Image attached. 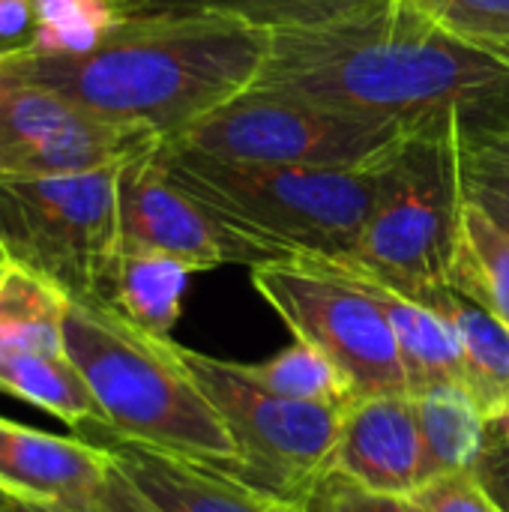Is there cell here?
I'll use <instances>...</instances> for the list:
<instances>
[{
	"label": "cell",
	"instance_id": "obj_1",
	"mask_svg": "<svg viewBox=\"0 0 509 512\" xmlns=\"http://www.w3.org/2000/svg\"><path fill=\"white\" fill-rule=\"evenodd\" d=\"M258 90L402 123L486 126L509 117V66L408 0L318 30L270 33Z\"/></svg>",
	"mask_w": 509,
	"mask_h": 512
},
{
	"label": "cell",
	"instance_id": "obj_2",
	"mask_svg": "<svg viewBox=\"0 0 509 512\" xmlns=\"http://www.w3.org/2000/svg\"><path fill=\"white\" fill-rule=\"evenodd\" d=\"M270 33L216 15H126L78 57L0 54V75L54 90L108 120L174 135L249 93Z\"/></svg>",
	"mask_w": 509,
	"mask_h": 512
},
{
	"label": "cell",
	"instance_id": "obj_3",
	"mask_svg": "<svg viewBox=\"0 0 509 512\" xmlns=\"http://www.w3.org/2000/svg\"><path fill=\"white\" fill-rule=\"evenodd\" d=\"M66 351L99 405L84 438H117L240 480V450L186 372L177 342L159 339L93 297H69Z\"/></svg>",
	"mask_w": 509,
	"mask_h": 512
},
{
	"label": "cell",
	"instance_id": "obj_4",
	"mask_svg": "<svg viewBox=\"0 0 509 512\" xmlns=\"http://www.w3.org/2000/svg\"><path fill=\"white\" fill-rule=\"evenodd\" d=\"M177 186L270 261L354 255L372 216L381 165L363 171L228 162L156 144Z\"/></svg>",
	"mask_w": 509,
	"mask_h": 512
},
{
	"label": "cell",
	"instance_id": "obj_5",
	"mask_svg": "<svg viewBox=\"0 0 509 512\" xmlns=\"http://www.w3.org/2000/svg\"><path fill=\"white\" fill-rule=\"evenodd\" d=\"M462 213L459 126L411 129L381 165L378 198L351 258L405 297L426 303L450 288Z\"/></svg>",
	"mask_w": 509,
	"mask_h": 512
},
{
	"label": "cell",
	"instance_id": "obj_6",
	"mask_svg": "<svg viewBox=\"0 0 509 512\" xmlns=\"http://www.w3.org/2000/svg\"><path fill=\"white\" fill-rule=\"evenodd\" d=\"M408 132L402 123L252 87L162 144L228 162L363 171L387 162Z\"/></svg>",
	"mask_w": 509,
	"mask_h": 512
},
{
	"label": "cell",
	"instance_id": "obj_7",
	"mask_svg": "<svg viewBox=\"0 0 509 512\" xmlns=\"http://www.w3.org/2000/svg\"><path fill=\"white\" fill-rule=\"evenodd\" d=\"M117 174L0 177V246L69 297L99 300L120 252Z\"/></svg>",
	"mask_w": 509,
	"mask_h": 512
},
{
	"label": "cell",
	"instance_id": "obj_8",
	"mask_svg": "<svg viewBox=\"0 0 509 512\" xmlns=\"http://www.w3.org/2000/svg\"><path fill=\"white\" fill-rule=\"evenodd\" d=\"M177 354L240 450V483L300 507L333 471L345 408L264 393L243 381L231 360L183 345H177Z\"/></svg>",
	"mask_w": 509,
	"mask_h": 512
},
{
	"label": "cell",
	"instance_id": "obj_9",
	"mask_svg": "<svg viewBox=\"0 0 509 512\" xmlns=\"http://www.w3.org/2000/svg\"><path fill=\"white\" fill-rule=\"evenodd\" d=\"M252 285L294 339L345 372L357 399L408 393L396 333L357 282L309 261H267L252 267Z\"/></svg>",
	"mask_w": 509,
	"mask_h": 512
},
{
	"label": "cell",
	"instance_id": "obj_10",
	"mask_svg": "<svg viewBox=\"0 0 509 512\" xmlns=\"http://www.w3.org/2000/svg\"><path fill=\"white\" fill-rule=\"evenodd\" d=\"M69 294L9 261L0 273V393L72 429L99 426V405L66 351Z\"/></svg>",
	"mask_w": 509,
	"mask_h": 512
},
{
	"label": "cell",
	"instance_id": "obj_11",
	"mask_svg": "<svg viewBox=\"0 0 509 512\" xmlns=\"http://www.w3.org/2000/svg\"><path fill=\"white\" fill-rule=\"evenodd\" d=\"M117 219L120 249L168 255L192 273L225 264H246L252 270L270 261L267 252L216 222L204 204L174 183L156 144L120 165Z\"/></svg>",
	"mask_w": 509,
	"mask_h": 512
},
{
	"label": "cell",
	"instance_id": "obj_12",
	"mask_svg": "<svg viewBox=\"0 0 509 512\" xmlns=\"http://www.w3.org/2000/svg\"><path fill=\"white\" fill-rule=\"evenodd\" d=\"M111 465V453L102 444L0 417V495L90 512Z\"/></svg>",
	"mask_w": 509,
	"mask_h": 512
},
{
	"label": "cell",
	"instance_id": "obj_13",
	"mask_svg": "<svg viewBox=\"0 0 509 512\" xmlns=\"http://www.w3.org/2000/svg\"><path fill=\"white\" fill-rule=\"evenodd\" d=\"M333 471L390 495L423 486V438L411 393L360 396L342 414Z\"/></svg>",
	"mask_w": 509,
	"mask_h": 512
},
{
	"label": "cell",
	"instance_id": "obj_14",
	"mask_svg": "<svg viewBox=\"0 0 509 512\" xmlns=\"http://www.w3.org/2000/svg\"><path fill=\"white\" fill-rule=\"evenodd\" d=\"M117 471L162 512H300L297 504L144 444L105 438Z\"/></svg>",
	"mask_w": 509,
	"mask_h": 512
},
{
	"label": "cell",
	"instance_id": "obj_15",
	"mask_svg": "<svg viewBox=\"0 0 509 512\" xmlns=\"http://www.w3.org/2000/svg\"><path fill=\"white\" fill-rule=\"evenodd\" d=\"M300 261L318 264V267H324L330 273H339V276L357 282L381 306V312L387 315V321H390V327L396 333L411 396L423 393L429 387H438V384H465L462 342H459V333H456V327L450 324V318L444 312L405 297L402 291L387 285L381 276L366 270L351 255H342V258H300Z\"/></svg>",
	"mask_w": 509,
	"mask_h": 512
},
{
	"label": "cell",
	"instance_id": "obj_16",
	"mask_svg": "<svg viewBox=\"0 0 509 512\" xmlns=\"http://www.w3.org/2000/svg\"><path fill=\"white\" fill-rule=\"evenodd\" d=\"M192 270L168 255L120 249L99 300L138 330L171 339Z\"/></svg>",
	"mask_w": 509,
	"mask_h": 512
},
{
	"label": "cell",
	"instance_id": "obj_17",
	"mask_svg": "<svg viewBox=\"0 0 509 512\" xmlns=\"http://www.w3.org/2000/svg\"><path fill=\"white\" fill-rule=\"evenodd\" d=\"M426 306L444 312L462 342L465 387L492 423L509 411V327L483 303L456 288L438 291Z\"/></svg>",
	"mask_w": 509,
	"mask_h": 512
},
{
	"label": "cell",
	"instance_id": "obj_18",
	"mask_svg": "<svg viewBox=\"0 0 509 512\" xmlns=\"http://www.w3.org/2000/svg\"><path fill=\"white\" fill-rule=\"evenodd\" d=\"M393 0H120L123 15H216L261 33L333 27L390 6Z\"/></svg>",
	"mask_w": 509,
	"mask_h": 512
},
{
	"label": "cell",
	"instance_id": "obj_19",
	"mask_svg": "<svg viewBox=\"0 0 509 512\" xmlns=\"http://www.w3.org/2000/svg\"><path fill=\"white\" fill-rule=\"evenodd\" d=\"M423 438V483L468 474L483 453L489 420L465 384H438L414 393Z\"/></svg>",
	"mask_w": 509,
	"mask_h": 512
},
{
	"label": "cell",
	"instance_id": "obj_20",
	"mask_svg": "<svg viewBox=\"0 0 509 512\" xmlns=\"http://www.w3.org/2000/svg\"><path fill=\"white\" fill-rule=\"evenodd\" d=\"M231 366L252 387L282 399L330 405V408H348L357 399L345 372L318 348L300 339H294V345H288L285 351H279L264 363H231Z\"/></svg>",
	"mask_w": 509,
	"mask_h": 512
},
{
	"label": "cell",
	"instance_id": "obj_21",
	"mask_svg": "<svg viewBox=\"0 0 509 512\" xmlns=\"http://www.w3.org/2000/svg\"><path fill=\"white\" fill-rule=\"evenodd\" d=\"M450 288L483 303L509 327V243L492 219L465 198Z\"/></svg>",
	"mask_w": 509,
	"mask_h": 512
},
{
	"label": "cell",
	"instance_id": "obj_22",
	"mask_svg": "<svg viewBox=\"0 0 509 512\" xmlns=\"http://www.w3.org/2000/svg\"><path fill=\"white\" fill-rule=\"evenodd\" d=\"M123 18L120 0H33V33L18 51L78 57L93 51Z\"/></svg>",
	"mask_w": 509,
	"mask_h": 512
},
{
	"label": "cell",
	"instance_id": "obj_23",
	"mask_svg": "<svg viewBox=\"0 0 509 512\" xmlns=\"http://www.w3.org/2000/svg\"><path fill=\"white\" fill-rule=\"evenodd\" d=\"M456 39L509 66V0H408Z\"/></svg>",
	"mask_w": 509,
	"mask_h": 512
},
{
	"label": "cell",
	"instance_id": "obj_24",
	"mask_svg": "<svg viewBox=\"0 0 509 512\" xmlns=\"http://www.w3.org/2000/svg\"><path fill=\"white\" fill-rule=\"evenodd\" d=\"M459 162L465 183L486 186L509 198V117L459 129Z\"/></svg>",
	"mask_w": 509,
	"mask_h": 512
},
{
	"label": "cell",
	"instance_id": "obj_25",
	"mask_svg": "<svg viewBox=\"0 0 509 512\" xmlns=\"http://www.w3.org/2000/svg\"><path fill=\"white\" fill-rule=\"evenodd\" d=\"M300 512H426L411 495L372 492L330 471L303 501Z\"/></svg>",
	"mask_w": 509,
	"mask_h": 512
},
{
	"label": "cell",
	"instance_id": "obj_26",
	"mask_svg": "<svg viewBox=\"0 0 509 512\" xmlns=\"http://www.w3.org/2000/svg\"><path fill=\"white\" fill-rule=\"evenodd\" d=\"M426 512H501L471 474H450L423 483L411 495Z\"/></svg>",
	"mask_w": 509,
	"mask_h": 512
},
{
	"label": "cell",
	"instance_id": "obj_27",
	"mask_svg": "<svg viewBox=\"0 0 509 512\" xmlns=\"http://www.w3.org/2000/svg\"><path fill=\"white\" fill-rule=\"evenodd\" d=\"M474 483L492 498V504L501 512H509V441L495 435L492 429L486 432L483 453L477 456L474 468L468 471Z\"/></svg>",
	"mask_w": 509,
	"mask_h": 512
},
{
	"label": "cell",
	"instance_id": "obj_28",
	"mask_svg": "<svg viewBox=\"0 0 509 512\" xmlns=\"http://www.w3.org/2000/svg\"><path fill=\"white\" fill-rule=\"evenodd\" d=\"M114 462V459H111ZM90 512H162L156 504H150L120 471L117 465H111V474L93 504Z\"/></svg>",
	"mask_w": 509,
	"mask_h": 512
},
{
	"label": "cell",
	"instance_id": "obj_29",
	"mask_svg": "<svg viewBox=\"0 0 509 512\" xmlns=\"http://www.w3.org/2000/svg\"><path fill=\"white\" fill-rule=\"evenodd\" d=\"M33 33V0H0V54L18 51Z\"/></svg>",
	"mask_w": 509,
	"mask_h": 512
},
{
	"label": "cell",
	"instance_id": "obj_30",
	"mask_svg": "<svg viewBox=\"0 0 509 512\" xmlns=\"http://www.w3.org/2000/svg\"><path fill=\"white\" fill-rule=\"evenodd\" d=\"M465 198L471 201V204H477L489 219H492V225L507 237L509 243V198L507 195H501V192H492V189H486V186H477V183H465Z\"/></svg>",
	"mask_w": 509,
	"mask_h": 512
},
{
	"label": "cell",
	"instance_id": "obj_31",
	"mask_svg": "<svg viewBox=\"0 0 509 512\" xmlns=\"http://www.w3.org/2000/svg\"><path fill=\"white\" fill-rule=\"evenodd\" d=\"M0 512H84V510L57 507V504H33V501H21V498L0 495Z\"/></svg>",
	"mask_w": 509,
	"mask_h": 512
},
{
	"label": "cell",
	"instance_id": "obj_32",
	"mask_svg": "<svg viewBox=\"0 0 509 512\" xmlns=\"http://www.w3.org/2000/svg\"><path fill=\"white\" fill-rule=\"evenodd\" d=\"M489 429H492L495 435H501V438H507V441H509V411L504 414V417L492 420V423H489Z\"/></svg>",
	"mask_w": 509,
	"mask_h": 512
},
{
	"label": "cell",
	"instance_id": "obj_33",
	"mask_svg": "<svg viewBox=\"0 0 509 512\" xmlns=\"http://www.w3.org/2000/svg\"><path fill=\"white\" fill-rule=\"evenodd\" d=\"M6 264H9V258H6V252H3V246H0V273H3Z\"/></svg>",
	"mask_w": 509,
	"mask_h": 512
}]
</instances>
